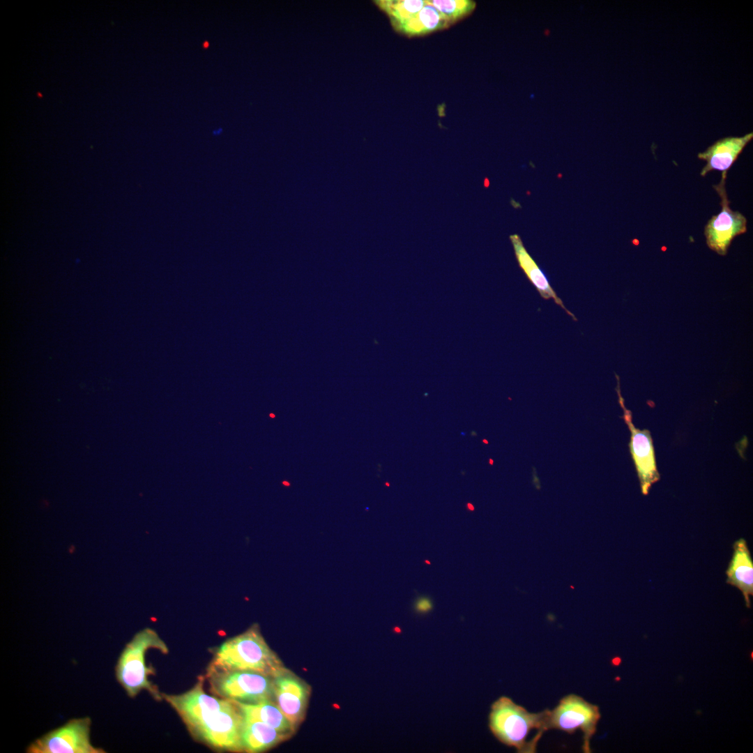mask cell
<instances>
[{"instance_id":"7","label":"cell","mask_w":753,"mask_h":753,"mask_svg":"<svg viewBox=\"0 0 753 753\" xmlns=\"http://www.w3.org/2000/svg\"><path fill=\"white\" fill-rule=\"evenodd\" d=\"M91 720L89 717L74 718L63 726L42 736L26 749L29 753H103L90 740Z\"/></svg>"},{"instance_id":"16","label":"cell","mask_w":753,"mask_h":753,"mask_svg":"<svg viewBox=\"0 0 753 753\" xmlns=\"http://www.w3.org/2000/svg\"><path fill=\"white\" fill-rule=\"evenodd\" d=\"M376 2L389 16L392 24L416 15L426 4V1L423 0H385Z\"/></svg>"},{"instance_id":"11","label":"cell","mask_w":753,"mask_h":753,"mask_svg":"<svg viewBox=\"0 0 753 753\" xmlns=\"http://www.w3.org/2000/svg\"><path fill=\"white\" fill-rule=\"evenodd\" d=\"M752 139V132L742 137H724L699 153L698 158L706 162L700 175L704 176L713 170L727 172Z\"/></svg>"},{"instance_id":"9","label":"cell","mask_w":753,"mask_h":753,"mask_svg":"<svg viewBox=\"0 0 753 753\" xmlns=\"http://www.w3.org/2000/svg\"><path fill=\"white\" fill-rule=\"evenodd\" d=\"M618 384L617 393L619 404L623 410V418L631 433L629 443L630 453L637 472L641 493L647 495L651 486L660 478L652 437L648 429H640L634 425L632 412L625 408L619 383Z\"/></svg>"},{"instance_id":"15","label":"cell","mask_w":753,"mask_h":753,"mask_svg":"<svg viewBox=\"0 0 753 753\" xmlns=\"http://www.w3.org/2000/svg\"><path fill=\"white\" fill-rule=\"evenodd\" d=\"M233 701L239 708L243 719L261 722L289 736L295 731L296 727L275 701L267 700L257 703Z\"/></svg>"},{"instance_id":"17","label":"cell","mask_w":753,"mask_h":753,"mask_svg":"<svg viewBox=\"0 0 753 753\" xmlns=\"http://www.w3.org/2000/svg\"><path fill=\"white\" fill-rule=\"evenodd\" d=\"M426 2L436 8L449 24L470 14L476 3L470 0H430Z\"/></svg>"},{"instance_id":"3","label":"cell","mask_w":753,"mask_h":753,"mask_svg":"<svg viewBox=\"0 0 753 753\" xmlns=\"http://www.w3.org/2000/svg\"><path fill=\"white\" fill-rule=\"evenodd\" d=\"M489 727L501 743L515 747L517 752L533 753L543 733L548 730L546 710L531 713L503 696L491 706Z\"/></svg>"},{"instance_id":"2","label":"cell","mask_w":753,"mask_h":753,"mask_svg":"<svg viewBox=\"0 0 753 753\" xmlns=\"http://www.w3.org/2000/svg\"><path fill=\"white\" fill-rule=\"evenodd\" d=\"M207 669L253 671L273 677L287 669L265 641L257 624L219 646Z\"/></svg>"},{"instance_id":"12","label":"cell","mask_w":753,"mask_h":753,"mask_svg":"<svg viewBox=\"0 0 753 753\" xmlns=\"http://www.w3.org/2000/svg\"><path fill=\"white\" fill-rule=\"evenodd\" d=\"M733 552L726 570L727 583L738 588L745 604L750 607V597L753 595V561L747 542L740 538L733 545Z\"/></svg>"},{"instance_id":"10","label":"cell","mask_w":753,"mask_h":753,"mask_svg":"<svg viewBox=\"0 0 753 753\" xmlns=\"http://www.w3.org/2000/svg\"><path fill=\"white\" fill-rule=\"evenodd\" d=\"M273 683L275 703L296 729L305 715L310 686L287 669L273 677Z\"/></svg>"},{"instance_id":"6","label":"cell","mask_w":753,"mask_h":753,"mask_svg":"<svg viewBox=\"0 0 753 753\" xmlns=\"http://www.w3.org/2000/svg\"><path fill=\"white\" fill-rule=\"evenodd\" d=\"M600 718L598 706L574 694L562 698L553 710H546L547 729H558L570 734L580 730L583 733L582 750L585 753L591 752L590 740L596 731Z\"/></svg>"},{"instance_id":"14","label":"cell","mask_w":753,"mask_h":753,"mask_svg":"<svg viewBox=\"0 0 753 753\" xmlns=\"http://www.w3.org/2000/svg\"><path fill=\"white\" fill-rule=\"evenodd\" d=\"M289 737L288 734L261 722L243 719L241 731L243 752H261Z\"/></svg>"},{"instance_id":"19","label":"cell","mask_w":753,"mask_h":753,"mask_svg":"<svg viewBox=\"0 0 753 753\" xmlns=\"http://www.w3.org/2000/svg\"><path fill=\"white\" fill-rule=\"evenodd\" d=\"M414 608L418 613H427L432 610V602L429 598L421 597L416 600Z\"/></svg>"},{"instance_id":"18","label":"cell","mask_w":753,"mask_h":753,"mask_svg":"<svg viewBox=\"0 0 753 753\" xmlns=\"http://www.w3.org/2000/svg\"><path fill=\"white\" fill-rule=\"evenodd\" d=\"M416 15L423 27L425 34L444 29L450 25L441 13L427 2Z\"/></svg>"},{"instance_id":"5","label":"cell","mask_w":753,"mask_h":753,"mask_svg":"<svg viewBox=\"0 0 753 753\" xmlns=\"http://www.w3.org/2000/svg\"><path fill=\"white\" fill-rule=\"evenodd\" d=\"M214 695L243 703L275 701L273 677L245 670L207 669L204 676Z\"/></svg>"},{"instance_id":"8","label":"cell","mask_w":753,"mask_h":753,"mask_svg":"<svg viewBox=\"0 0 753 753\" xmlns=\"http://www.w3.org/2000/svg\"><path fill=\"white\" fill-rule=\"evenodd\" d=\"M727 174V172H722L720 183L713 185L720 197L721 211L708 221L704 228L708 246L720 255H725L733 239L747 231L746 218L730 208L725 188Z\"/></svg>"},{"instance_id":"21","label":"cell","mask_w":753,"mask_h":753,"mask_svg":"<svg viewBox=\"0 0 753 753\" xmlns=\"http://www.w3.org/2000/svg\"><path fill=\"white\" fill-rule=\"evenodd\" d=\"M425 563H427V564H428V565H430V561H428V560H425Z\"/></svg>"},{"instance_id":"4","label":"cell","mask_w":753,"mask_h":753,"mask_svg":"<svg viewBox=\"0 0 753 753\" xmlns=\"http://www.w3.org/2000/svg\"><path fill=\"white\" fill-rule=\"evenodd\" d=\"M155 648L163 654L169 651L165 642L158 633L145 628L137 632L126 644L121 652L116 666V677L130 697H135L142 690H146L156 701H161L162 693L149 680L155 670L147 667L145 662L146 652Z\"/></svg>"},{"instance_id":"20","label":"cell","mask_w":753,"mask_h":753,"mask_svg":"<svg viewBox=\"0 0 753 753\" xmlns=\"http://www.w3.org/2000/svg\"><path fill=\"white\" fill-rule=\"evenodd\" d=\"M467 507H468L469 510H473V507L472 506V505L471 503H468Z\"/></svg>"},{"instance_id":"1","label":"cell","mask_w":753,"mask_h":753,"mask_svg":"<svg viewBox=\"0 0 753 753\" xmlns=\"http://www.w3.org/2000/svg\"><path fill=\"white\" fill-rule=\"evenodd\" d=\"M200 677L189 690L179 694L162 693L178 714L192 736L219 751L243 752L241 731L243 717L235 703L211 696L204 690Z\"/></svg>"},{"instance_id":"13","label":"cell","mask_w":753,"mask_h":753,"mask_svg":"<svg viewBox=\"0 0 753 753\" xmlns=\"http://www.w3.org/2000/svg\"><path fill=\"white\" fill-rule=\"evenodd\" d=\"M510 240L519 267L524 272L530 282L535 286L540 296L546 300L552 298L558 305L576 321L575 316L565 307L561 299L552 287L545 273L525 248L520 236L517 234H512L510 236Z\"/></svg>"}]
</instances>
